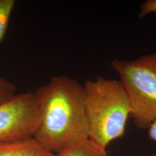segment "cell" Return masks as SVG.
Instances as JSON below:
<instances>
[{
  "label": "cell",
  "instance_id": "9",
  "mask_svg": "<svg viewBox=\"0 0 156 156\" xmlns=\"http://www.w3.org/2000/svg\"><path fill=\"white\" fill-rule=\"evenodd\" d=\"M140 18H143L151 13H156V0L146 1L140 5Z\"/></svg>",
  "mask_w": 156,
  "mask_h": 156
},
{
  "label": "cell",
  "instance_id": "3",
  "mask_svg": "<svg viewBox=\"0 0 156 156\" xmlns=\"http://www.w3.org/2000/svg\"><path fill=\"white\" fill-rule=\"evenodd\" d=\"M128 97L129 117L136 127L147 129L156 121V52L134 60L111 62Z\"/></svg>",
  "mask_w": 156,
  "mask_h": 156
},
{
  "label": "cell",
  "instance_id": "5",
  "mask_svg": "<svg viewBox=\"0 0 156 156\" xmlns=\"http://www.w3.org/2000/svg\"><path fill=\"white\" fill-rule=\"evenodd\" d=\"M34 138L0 142V156H55Z\"/></svg>",
  "mask_w": 156,
  "mask_h": 156
},
{
  "label": "cell",
  "instance_id": "8",
  "mask_svg": "<svg viewBox=\"0 0 156 156\" xmlns=\"http://www.w3.org/2000/svg\"><path fill=\"white\" fill-rule=\"evenodd\" d=\"M16 91L15 85L0 76V104L15 95Z\"/></svg>",
  "mask_w": 156,
  "mask_h": 156
},
{
  "label": "cell",
  "instance_id": "6",
  "mask_svg": "<svg viewBox=\"0 0 156 156\" xmlns=\"http://www.w3.org/2000/svg\"><path fill=\"white\" fill-rule=\"evenodd\" d=\"M55 156H108L106 149L89 138L78 140L57 153Z\"/></svg>",
  "mask_w": 156,
  "mask_h": 156
},
{
  "label": "cell",
  "instance_id": "7",
  "mask_svg": "<svg viewBox=\"0 0 156 156\" xmlns=\"http://www.w3.org/2000/svg\"><path fill=\"white\" fill-rule=\"evenodd\" d=\"M15 4V0H0V44L5 36Z\"/></svg>",
  "mask_w": 156,
  "mask_h": 156
},
{
  "label": "cell",
  "instance_id": "4",
  "mask_svg": "<svg viewBox=\"0 0 156 156\" xmlns=\"http://www.w3.org/2000/svg\"><path fill=\"white\" fill-rule=\"evenodd\" d=\"M41 120V111L34 92L14 95L0 104V142L33 137Z\"/></svg>",
  "mask_w": 156,
  "mask_h": 156
},
{
  "label": "cell",
  "instance_id": "10",
  "mask_svg": "<svg viewBox=\"0 0 156 156\" xmlns=\"http://www.w3.org/2000/svg\"><path fill=\"white\" fill-rule=\"evenodd\" d=\"M148 129L150 138L156 142V121L152 123Z\"/></svg>",
  "mask_w": 156,
  "mask_h": 156
},
{
  "label": "cell",
  "instance_id": "1",
  "mask_svg": "<svg viewBox=\"0 0 156 156\" xmlns=\"http://www.w3.org/2000/svg\"><path fill=\"white\" fill-rule=\"evenodd\" d=\"M34 93L41 120L33 138L39 144L54 153L88 138L83 88L77 80L55 76Z\"/></svg>",
  "mask_w": 156,
  "mask_h": 156
},
{
  "label": "cell",
  "instance_id": "11",
  "mask_svg": "<svg viewBox=\"0 0 156 156\" xmlns=\"http://www.w3.org/2000/svg\"><path fill=\"white\" fill-rule=\"evenodd\" d=\"M150 156H156V154H151V155Z\"/></svg>",
  "mask_w": 156,
  "mask_h": 156
},
{
  "label": "cell",
  "instance_id": "2",
  "mask_svg": "<svg viewBox=\"0 0 156 156\" xmlns=\"http://www.w3.org/2000/svg\"><path fill=\"white\" fill-rule=\"evenodd\" d=\"M88 138L106 149L125 133L131 107L120 80L98 77L83 84Z\"/></svg>",
  "mask_w": 156,
  "mask_h": 156
}]
</instances>
